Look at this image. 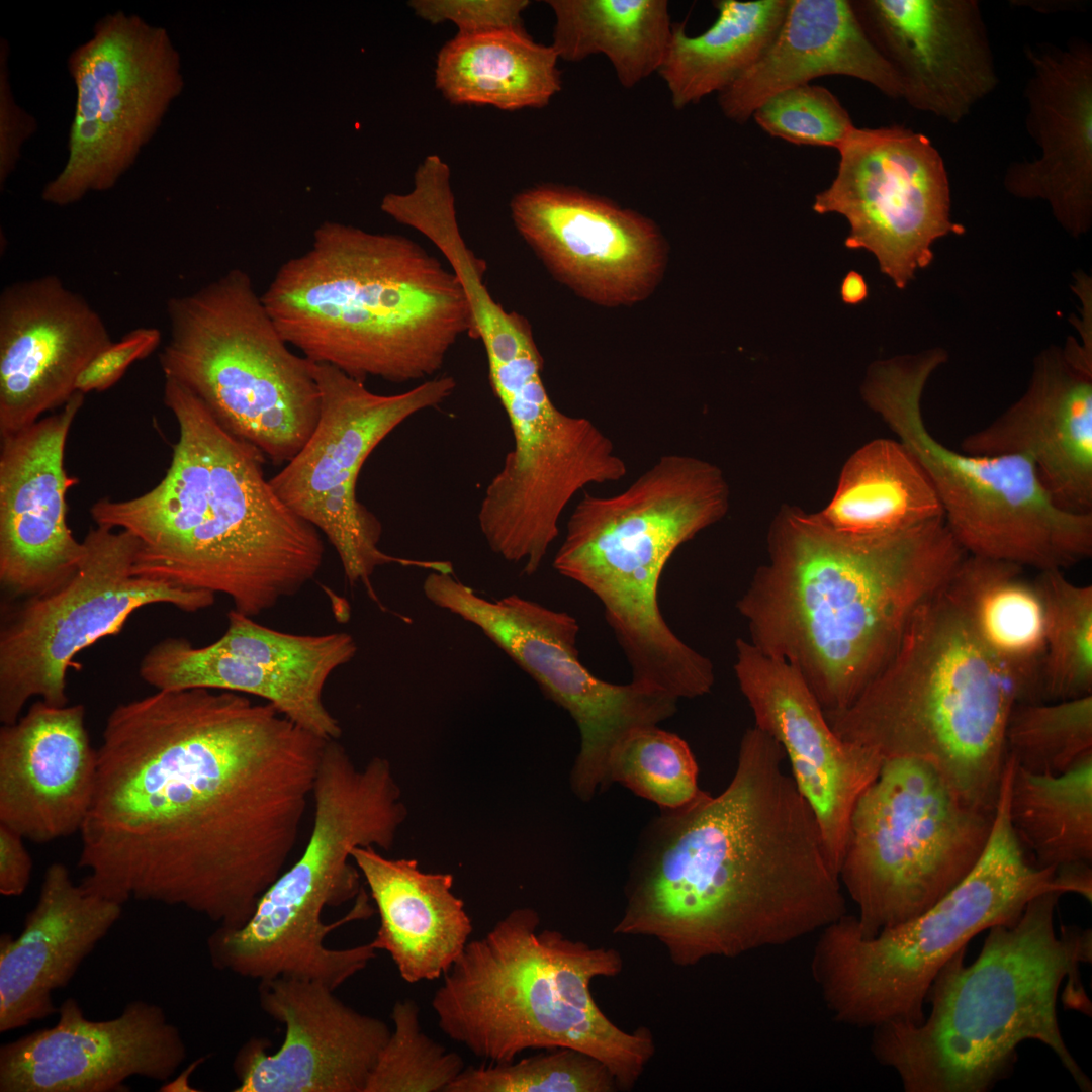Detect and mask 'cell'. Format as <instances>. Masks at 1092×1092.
I'll use <instances>...</instances> for the list:
<instances>
[{
  "label": "cell",
  "mask_w": 1092,
  "mask_h": 1092,
  "mask_svg": "<svg viewBox=\"0 0 1092 1092\" xmlns=\"http://www.w3.org/2000/svg\"><path fill=\"white\" fill-rule=\"evenodd\" d=\"M328 741L237 692L118 704L97 748L81 883L243 926L294 851Z\"/></svg>",
  "instance_id": "6da1fadb"
},
{
  "label": "cell",
  "mask_w": 1092,
  "mask_h": 1092,
  "mask_svg": "<svg viewBox=\"0 0 1092 1092\" xmlns=\"http://www.w3.org/2000/svg\"><path fill=\"white\" fill-rule=\"evenodd\" d=\"M755 725L717 796L661 810L641 837L618 935L651 937L678 967L794 942L846 914L816 817Z\"/></svg>",
  "instance_id": "7a4b0ae2"
},
{
  "label": "cell",
  "mask_w": 1092,
  "mask_h": 1092,
  "mask_svg": "<svg viewBox=\"0 0 1092 1092\" xmlns=\"http://www.w3.org/2000/svg\"><path fill=\"white\" fill-rule=\"evenodd\" d=\"M767 552L737 609L749 641L797 668L824 712L856 700L967 555L944 517L853 534L791 507L771 522Z\"/></svg>",
  "instance_id": "3957f363"
},
{
  "label": "cell",
  "mask_w": 1092,
  "mask_h": 1092,
  "mask_svg": "<svg viewBox=\"0 0 1092 1092\" xmlns=\"http://www.w3.org/2000/svg\"><path fill=\"white\" fill-rule=\"evenodd\" d=\"M163 400L179 431L164 477L138 496L98 499L92 520L135 537L136 575L224 595L247 616L298 594L322 567L320 531L276 494L265 455L191 391L165 378Z\"/></svg>",
  "instance_id": "277c9868"
},
{
  "label": "cell",
  "mask_w": 1092,
  "mask_h": 1092,
  "mask_svg": "<svg viewBox=\"0 0 1092 1092\" xmlns=\"http://www.w3.org/2000/svg\"><path fill=\"white\" fill-rule=\"evenodd\" d=\"M1063 893L1028 902L1013 924L989 928L982 949L964 965L965 948L938 972L920 1024L889 1022L874 1029L871 1051L893 1069L906 1092H985L1012 1072L1024 1040L1048 1045L1084 1092L1089 1077L1068 1050L1057 1016L1065 988L1069 1007L1091 1013L1079 967L1092 960L1090 928L1061 926L1054 917Z\"/></svg>",
  "instance_id": "5b68a950"
},
{
  "label": "cell",
  "mask_w": 1092,
  "mask_h": 1092,
  "mask_svg": "<svg viewBox=\"0 0 1092 1092\" xmlns=\"http://www.w3.org/2000/svg\"><path fill=\"white\" fill-rule=\"evenodd\" d=\"M261 297L289 346L363 382L433 378L457 341L474 337L453 270L400 235L325 226Z\"/></svg>",
  "instance_id": "8992f818"
},
{
  "label": "cell",
  "mask_w": 1092,
  "mask_h": 1092,
  "mask_svg": "<svg viewBox=\"0 0 1092 1092\" xmlns=\"http://www.w3.org/2000/svg\"><path fill=\"white\" fill-rule=\"evenodd\" d=\"M539 924L534 909L517 908L468 941L432 998L440 1029L491 1063L573 1049L603 1063L618 1089H632L655 1054L653 1036L619 1027L590 989L594 979L621 973V954Z\"/></svg>",
  "instance_id": "52a82bcc"
},
{
  "label": "cell",
  "mask_w": 1092,
  "mask_h": 1092,
  "mask_svg": "<svg viewBox=\"0 0 1092 1092\" xmlns=\"http://www.w3.org/2000/svg\"><path fill=\"white\" fill-rule=\"evenodd\" d=\"M312 829L301 855L261 896L239 928L218 926L207 938L212 966L253 980L290 977L336 990L376 957L372 942L335 949L327 935L373 909L350 860L357 846L389 849L405 817L389 762L356 767L329 740L314 783Z\"/></svg>",
  "instance_id": "ba28073f"
},
{
  "label": "cell",
  "mask_w": 1092,
  "mask_h": 1092,
  "mask_svg": "<svg viewBox=\"0 0 1092 1092\" xmlns=\"http://www.w3.org/2000/svg\"><path fill=\"white\" fill-rule=\"evenodd\" d=\"M946 584L917 608L894 655L856 700L824 713L840 739L883 759L925 760L966 803L994 813L1018 694Z\"/></svg>",
  "instance_id": "9c48e42d"
},
{
  "label": "cell",
  "mask_w": 1092,
  "mask_h": 1092,
  "mask_svg": "<svg viewBox=\"0 0 1092 1092\" xmlns=\"http://www.w3.org/2000/svg\"><path fill=\"white\" fill-rule=\"evenodd\" d=\"M1010 784L1000 788L986 847L968 875L926 911L862 936L844 914L821 930L812 976L837 1022L875 1028L920 1024L927 992L941 968L978 933L1013 924L1034 897L1069 893L1053 868L1030 861L1008 816Z\"/></svg>",
  "instance_id": "30bf717a"
},
{
  "label": "cell",
  "mask_w": 1092,
  "mask_h": 1092,
  "mask_svg": "<svg viewBox=\"0 0 1092 1092\" xmlns=\"http://www.w3.org/2000/svg\"><path fill=\"white\" fill-rule=\"evenodd\" d=\"M947 360L943 348L932 347L877 361L861 394L925 472L956 541L967 554L1038 571H1064L1090 558L1092 513L1058 507L1026 457L956 451L930 433L922 395Z\"/></svg>",
  "instance_id": "8fae6325"
},
{
  "label": "cell",
  "mask_w": 1092,
  "mask_h": 1092,
  "mask_svg": "<svg viewBox=\"0 0 1092 1092\" xmlns=\"http://www.w3.org/2000/svg\"><path fill=\"white\" fill-rule=\"evenodd\" d=\"M165 378L198 397L217 422L273 464L291 461L314 431L321 395L312 361L295 354L248 272L232 269L166 303Z\"/></svg>",
  "instance_id": "7c38bea8"
},
{
  "label": "cell",
  "mask_w": 1092,
  "mask_h": 1092,
  "mask_svg": "<svg viewBox=\"0 0 1092 1092\" xmlns=\"http://www.w3.org/2000/svg\"><path fill=\"white\" fill-rule=\"evenodd\" d=\"M729 500L718 466L661 456L615 495L583 494L553 567L600 600L621 647L659 648L672 636L658 605L663 569L679 546L726 515Z\"/></svg>",
  "instance_id": "4fadbf2b"
},
{
  "label": "cell",
  "mask_w": 1092,
  "mask_h": 1092,
  "mask_svg": "<svg viewBox=\"0 0 1092 1092\" xmlns=\"http://www.w3.org/2000/svg\"><path fill=\"white\" fill-rule=\"evenodd\" d=\"M995 813L966 803L931 763L883 759L852 810L840 883L864 937L916 917L973 869Z\"/></svg>",
  "instance_id": "5bb4252c"
},
{
  "label": "cell",
  "mask_w": 1092,
  "mask_h": 1092,
  "mask_svg": "<svg viewBox=\"0 0 1092 1092\" xmlns=\"http://www.w3.org/2000/svg\"><path fill=\"white\" fill-rule=\"evenodd\" d=\"M321 415L298 454L269 482L294 513L321 531L334 547L348 583L362 584L386 611L371 581L377 567L399 564L444 571L441 560L393 556L381 550L382 525L359 502V473L372 451L401 423L446 401L456 388L450 375L436 376L397 394H377L338 368L312 362Z\"/></svg>",
  "instance_id": "9a60e30c"
},
{
  "label": "cell",
  "mask_w": 1092,
  "mask_h": 1092,
  "mask_svg": "<svg viewBox=\"0 0 1092 1092\" xmlns=\"http://www.w3.org/2000/svg\"><path fill=\"white\" fill-rule=\"evenodd\" d=\"M86 554L65 582L5 601L0 625V721L16 722L34 697L68 705L66 681L74 657L116 635L136 610L166 604L185 612L212 606L215 595L185 589L133 572L138 540L96 525L83 539Z\"/></svg>",
  "instance_id": "2e32d148"
},
{
  "label": "cell",
  "mask_w": 1092,
  "mask_h": 1092,
  "mask_svg": "<svg viewBox=\"0 0 1092 1092\" xmlns=\"http://www.w3.org/2000/svg\"><path fill=\"white\" fill-rule=\"evenodd\" d=\"M423 592L436 607L478 627L571 716L580 749L570 783L584 802L609 786V758L624 737L658 725L676 711L677 699L665 692L633 680L616 685L596 677L579 660V626L566 612L515 594L483 598L453 573L430 571Z\"/></svg>",
  "instance_id": "e0dca14e"
},
{
  "label": "cell",
  "mask_w": 1092,
  "mask_h": 1092,
  "mask_svg": "<svg viewBox=\"0 0 1092 1092\" xmlns=\"http://www.w3.org/2000/svg\"><path fill=\"white\" fill-rule=\"evenodd\" d=\"M541 370L527 369L491 386L514 446L486 486L477 515L489 549L522 564L526 575L542 565L574 495L588 485L619 481L628 471L613 441L592 420L555 406Z\"/></svg>",
  "instance_id": "ac0fdd59"
},
{
  "label": "cell",
  "mask_w": 1092,
  "mask_h": 1092,
  "mask_svg": "<svg viewBox=\"0 0 1092 1092\" xmlns=\"http://www.w3.org/2000/svg\"><path fill=\"white\" fill-rule=\"evenodd\" d=\"M76 105L62 170L41 190L56 206L112 189L157 133L180 87L167 31L117 10L67 60Z\"/></svg>",
  "instance_id": "d6986e66"
},
{
  "label": "cell",
  "mask_w": 1092,
  "mask_h": 1092,
  "mask_svg": "<svg viewBox=\"0 0 1092 1092\" xmlns=\"http://www.w3.org/2000/svg\"><path fill=\"white\" fill-rule=\"evenodd\" d=\"M837 150V175L813 210L843 215L845 246L871 252L904 289L931 263L937 240L965 233L951 218L944 161L926 135L899 124L854 126Z\"/></svg>",
  "instance_id": "ffe728a7"
},
{
  "label": "cell",
  "mask_w": 1092,
  "mask_h": 1092,
  "mask_svg": "<svg viewBox=\"0 0 1092 1092\" xmlns=\"http://www.w3.org/2000/svg\"><path fill=\"white\" fill-rule=\"evenodd\" d=\"M356 653L349 633H285L232 609L216 641L198 647L182 637L164 638L144 654L139 674L159 691L205 688L255 696L308 732L337 740L342 728L323 692Z\"/></svg>",
  "instance_id": "44dd1931"
},
{
  "label": "cell",
  "mask_w": 1092,
  "mask_h": 1092,
  "mask_svg": "<svg viewBox=\"0 0 1092 1092\" xmlns=\"http://www.w3.org/2000/svg\"><path fill=\"white\" fill-rule=\"evenodd\" d=\"M186 1056L157 1004L133 1000L114 1018L90 1020L68 997L54 1026L0 1046V1092H126L134 1076L168 1081Z\"/></svg>",
  "instance_id": "7402d4cb"
},
{
  "label": "cell",
  "mask_w": 1092,
  "mask_h": 1092,
  "mask_svg": "<svg viewBox=\"0 0 1092 1092\" xmlns=\"http://www.w3.org/2000/svg\"><path fill=\"white\" fill-rule=\"evenodd\" d=\"M734 672L755 726L772 737L811 807L832 871L838 876L852 810L877 778L883 758L840 739L803 675L738 638Z\"/></svg>",
  "instance_id": "603a6c76"
},
{
  "label": "cell",
  "mask_w": 1092,
  "mask_h": 1092,
  "mask_svg": "<svg viewBox=\"0 0 1092 1092\" xmlns=\"http://www.w3.org/2000/svg\"><path fill=\"white\" fill-rule=\"evenodd\" d=\"M261 1009L284 1026L273 1053L252 1038L236 1054L235 1092H365L391 1029L346 1005L323 983L290 977L259 981Z\"/></svg>",
  "instance_id": "cb8c5ba5"
},
{
  "label": "cell",
  "mask_w": 1092,
  "mask_h": 1092,
  "mask_svg": "<svg viewBox=\"0 0 1092 1092\" xmlns=\"http://www.w3.org/2000/svg\"><path fill=\"white\" fill-rule=\"evenodd\" d=\"M85 399L76 392L60 412L1 437L0 585L8 601L53 589L85 554L67 523L65 469L70 429Z\"/></svg>",
  "instance_id": "d4e9b609"
},
{
  "label": "cell",
  "mask_w": 1092,
  "mask_h": 1092,
  "mask_svg": "<svg viewBox=\"0 0 1092 1092\" xmlns=\"http://www.w3.org/2000/svg\"><path fill=\"white\" fill-rule=\"evenodd\" d=\"M853 11L891 65L904 99L951 124L964 120L999 84L976 0H855Z\"/></svg>",
  "instance_id": "484cf974"
},
{
  "label": "cell",
  "mask_w": 1092,
  "mask_h": 1092,
  "mask_svg": "<svg viewBox=\"0 0 1092 1092\" xmlns=\"http://www.w3.org/2000/svg\"><path fill=\"white\" fill-rule=\"evenodd\" d=\"M1069 337L1033 360L1025 392L961 442L973 455H1021L1061 509L1092 513V336Z\"/></svg>",
  "instance_id": "4316f807"
},
{
  "label": "cell",
  "mask_w": 1092,
  "mask_h": 1092,
  "mask_svg": "<svg viewBox=\"0 0 1092 1092\" xmlns=\"http://www.w3.org/2000/svg\"><path fill=\"white\" fill-rule=\"evenodd\" d=\"M113 342L101 314L56 275L0 294V438L63 407L87 364Z\"/></svg>",
  "instance_id": "83f0119b"
},
{
  "label": "cell",
  "mask_w": 1092,
  "mask_h": 1092,
  "mask_svg": "<svg viewBox=\"0 0 1092 1092\" xmlns=\"http://www.w3.org/2000/svg\"><path fill=\"white\" fill-rule=\"evenodd\" d=\"M1026 128L1040 148L1032 161L1011 163L1006 191L1046 202L1058 223L1078 238L1092 225V46L1029 44Z\"/></svg>",
  "instance_id": "f1b7e54d"
},
{
  "label": "cell",
  "mask_w": 1092,
  "mask_h": 1092,
  "mask_svg": "<svg viewBox=\"0 0 1092 1092\" xmlns=\"http://www.w3.org/2000/svg\"><path fill=\"white\" fill-rule=\"evenodd\" d=\"M97 767L85 706L38 699L0 729V824L39 844L80 833Z\"/></svg>",
  "instance_id": "f546056e"
},
{
  "label": "cell",
  "mask_w": 1092,
  "mask_h": 1092,
  "mask_svg": "<svg viewBox=\"0 0 1092 1092\" xmlns=\"http://www.w3.org/2000/svg\"><path fill=\"white\" fill-rule=\"evenodd\" d=\"M510 210L524 240L573 286L625 296L657 265L658 239L647 220L581 191L533 187L516 194Z\"/></svg>",
  "instance_id": "4dcf8cb0"
},
{
  "label": "cell",
  "mask_w": 1092,
  "mask_h": 1092,
  "mask_svg": "<svg viewBox=\"0 0 1092 1092\" xmlns=\"http://www.w3.org/2000/svg\"><path fill=\"white\" fill-rule=\"evenodd\" d=\"M121 903L72 880L54 862L19 936H0V1032L58 1014L53 993L66 987L122 913Z\"/></svg>",
  "instance_id": "1f68e13d"
},
{
  "label": "cell",
  "mask_w": 1092,
  "mask_h": 1092,
  "mask_svg": "<svg viewBox=\"0 0 1092 1092\" xmlns=\"http://www.w3.org/2000/svg\"><path fill=\"white\" fill-rule=\"evenodd\" d=\"M828 75L862 80L890 98L903 95L898 75L868 37L850 1L789 0L770 46L718 94V103L728 119L744 123L775 94Z\"/></svg>",
  "instance_id": "d6a6232c"
},
{
  "label": "cell",
  "mask_w": 1092,
  "mask_h": 1092,
  "mask_svg": "<svg viewBox=\"0 0 1092 1092\" xmlns=\"http://www.w3.org/2000/svg\"><path fill=\"white\" fill-rule=\"evenodd\" d=\"M351 858L380 917L373 946L389 953L407 983L444 975L472 932L464 903L452 892L454 877L425 873L415 859L387 858L374 846L355 847Z\"/></svg>",
  "instance_id": "836d02e7"
},
{
  "label": "cell",
  "mask_w": 1092,
  "mask_h": 1092,
  "mask_svg": "<svg viewBox=\"0 0 1092 1092\" xmlns=\"http://www.w3.org/2000/svg\"><path fill=\"white\" fill-rule=\"evenodd\" d=\"M946 588L985 648L1014 682L1018 703H1041L1045 608L1024 567L967 554Z\"/></svg>",
  "instance_id": "e575fe53"
},
{
  "label": "cell",
  "mask_w": 1092,
  "mask_h": 1092,
  "mask_svg": "<svg viewBox=\"0 0 1092 1092\" xmlns=\"http://www.w3.org/2000/svg\"><path fill=\"white\" fill-rule=\"evenodd\" d=\"M558 60L524 28L457 34L438 52L435 85L456 105L543 108L561 90Z\"/></svg>",
  "instance_id": "d590c367"
},
{
  "label": "cell",
  "mask_w": 1092,
  "mask_h": 1092,
  "mask_svg": "<svg viewBox=\"0 0 1092 1092\" xmlns=\"http://www.w3.org/2000/svg\"><path fill=\"white\" fill-rule=\"evenodd\" d=\"M718 16L705 32L689 35L686 21L673 22L658 74L675 109L718 94L750 69L775 39L789 0H718Z\"/></svg>",
  "instance_id": "8d00e7d4"
},
{
  "label": "cell",
  "mask_w": 1092,
  "mask_h": 1092,
  "mask_svg": "<svg viewBox=\"0 0 1092 1092\" xmlns=\"http://www.w3.org/2000/svg\"><path fill=\"white\" fill-rule=\"evenodd\" d=\"M817 514L831 528L853 534L896 531L943 517L912 454L901 442L882 438L849 457L832 499Z\"/></svg>",
  "instance_id": "74e56055"
},
{
  "label": "cell",
  "mask_w": 1092,
  "mask_h": 1092,
  "mask_svg": "<svg viewBox=\"0 0 1092 1092\" xmlns=\"http://www.w3.org/2000/svg\"><path fill=\"white\" fill-rule=\"evenodd\" d=\"M555 17L551 47L559 59L604 55L631 89L659 71L672 34L666 0H548Z\"/></svg>",
  "instance_id": "f35d334b"
},
{
  "label": "cell",
  "mask_w": 1092,
  "mask_h": 1092,
  "mask_svg": "<svg viewBox=\"0 0 1092 1092\" xmlns=\"http://www.w3.org/2000/svg\"><path fill=\"white\" fill-rule=\"evenodd\" d=\"M1008 816L1038 868L1091 864L1092 754L1060 775L1032 774L1015 762Z\"/></svg>",
  "instance_id": "ab89813d"
},
{
  "label": "cell",
  "mask_w": 1092,
  "mask_h": 1092,
  "mask_svg": "<svg viewBox=\"0 0 1092 1092\" xmlns=\"http://www.w3.org/2000/svg\"><path fill=\"white\" fill-rule=\"evenodd\" d=\"M1035 581L1046 618L1041 702L1092 695V586L1056 569L1039 571Z\"/></svg>",
  "instance_id": "60d3db41"
},
{
  "label": "cell",
  "mask_w": 1092,
  "mask_h": 1092,
  "mask_svg": "<svg viewBox=\"0 0 1092 1092\" xmlns=\"http://www.w3.org/2000/svg\"><path fill=\"white\" fill-rule=\"evenodd\" d=\"M1005 747L1032 774L1060 775L1092 754V695L1016 703L1007 720Z\"/></svg>",
  "instance_id": "b9f144b4"
},
{
  "label": "cell",
  "mask_w": 1092,
  "mask_h": 1092,
  "mask_svg": "<svg viewBox=\"0 0 1092 1092\" xmlns=\"http://www.w3.org/2000/svg\"><path fill=\"white\" fill-rule=\"evenodd\" d=\"M698 772L687 742L653 725L631 731L615 747L608 762V784L620 783L661 810H672L702 791Z\"/></svg>",
  "instance_id": "7bdbcfd3"
},
{
  "label": "cell",
  "mask_w": 1092,
  "mask_h": 1092,
  "mask_svg": "<svg viewBox=\"0 0 1092 1092\" xmlns=\"http://www.w3.org/2000/svg\"><path fill=\"white\" fill-rule=\"evenodd\" d=\"M412 999L392 1007L394 1028L382 1048L365 1092H446L464 1070L460 1055L428 1036Z\"/></svg>",
  "instance_id": "ee69618b"
},
{
  "label": "cell",
  "mask_w": 1092,
  "mask_h": 1092,
  "mask_svg": "<svg viewBox=\"0 0 1092 1092\" xmlns=\"http://www.w3.org/2000/svg\"><path fill=\"white\" fill-rule=\"evenodd\" d=\"M609 1069L579 1051L551 1053L489 1066L465 1067L446 1092H613Z\"/></svg>",
  "instance_id": "f6af8a7d"
},
{
  "label": "cell",
  "mask_w": 1092,
  "mask_h": 1092,
  "mask_svg": "<svg viewBox=\"0 0 1092 1092\" xmlns=\"http://www.w3.org/2000/svg\"><path fill=\"white\" fill-rule=\"evenodd\" d=\"M765 132L795 145L838 147L854 127L827 88L805 84L781 91L752 114Z\"/></svg>",
  "instance_id": "bcb514c9"
},
{
  "label": "cell",
  "mask_w": 1092,
  "mask_h": 1092,
  "mask_svg": "<svg viewBox=\"0 0 1092 1092\" xmlns=\"http://www.w3.org/2000/svg\"><path fill=\"white\" fill-rule=\"evenodd\" d=\"M528 0H416L411 6L422 19L453 22L462 35L504 29H523L522 12Z\"/></svg>",
  "instance_id": "7dc6e473"
},
{
  "label": "cell",
  "mask_w": 1092,
  "mask_h": 1092,
  "mask_svg": "<svg viewBox=\"0 0 1092 1092\" xmlns=\"http://www.w3.org/2000/svg\"><path fill=\"white\" fill-rule=\"evenodd\" d=\"M161 341V331L153 327H141L126 333L102 349L87 364L78 377L77 392L87 394L109 389L134 362L155 352Z\"/></svg>",
  "instance_id": "c3c4849f"
},
{
  "label": "cell",
  "mask_w": 1092,
  "mask_h": 1092,
  "mask_svg": "<svg viewBox=\"0 0 1092 1092\" xmlns=\"http://www.w3.org/2000/svg\"><path fill=\"white\" fill-rule=\"evenodd\" d=\"M10 49L6 39H0V186L3 189L8 177L21 158L24 143L37 130L34 116L22 109L15 101L9 79L8 57Z\"/></svg>",
  "instance_id": "681fc988"
},
{
  "label": "cell",
  "mask_w": 1092,
  "mask_h": 1092,
  "mask_svg": "<svg viewBox=\"0 0 1092 1092\" xmlns=\"http://www.w3.org/2000/svg\"><path fill=\"white\" fill-rule=\"evenodd\" d=\"M24 838L0 824V894L21 896L29 885L32 859L23 843Z\"/></svg>",
  "instance_id": "f907efd6"
},
{
  "label": "cell",
  "mask_w": 1092,
  "mask_h": 1092,
  "mask_svg": "<svg viewBox=\"0 0 1092 1092\" xmlns=\"http://www.w3.org/2000/svg\"><path fill=\"white\" fill-rule=\"evenodd\" d=\"M869 294L868 284L863 276L856 271H849L840 285V296L845 304L856 305L862 302Z\"/></svg>",
  "instance_id": "816d5d0a"
}]
</instances>
